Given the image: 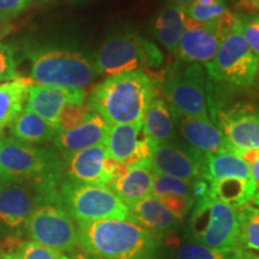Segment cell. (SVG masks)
I'll return each mask as SVG.
<instances>
[{
  "label": "cell",
  "instance_id": "obj_36",
  "mask_svg": "<svg viewBox=\"0 0 259 259\" xmlns=\"http://www.w3.org/2000/svg\"><path fill=\"white\" fill-rule=\"evenodd\" d=\"M15 30H16L15 24L11 23L9 19L4 18L2 15H0V41H2L3 38H5L8 35L12 34Z\"/></svg>",
  "mask_w": 259,
  "mask_h": 259
},
{
  "label": "cell",
  "instance_id": "obj_7",
  "mask_svg": "<svg viewBox=\"0 0 259 259\" xmlns=\"http://www.w3.org/2000/svg\"><path fill=\"white\" fill-rule=\"evenodd\" d=\"M189 228L197 244L213 250H242L236 209L211 194L194 202Z\"/></svg>",
  "mask_w": 259,
  "mask_h": 259
},
{
  "label": "cell",
  "instance_id": "obj_28",
  "mask_svg": "<svg viewBox=\"0 0 259 259\" xmlns=\"http://www.w3.org/2000/svg\"><path fill=\"white\" fill-rule=\"evenodd\" d=\"M239 220V241L246 251L259 252V208L245 204L236 208Z\"/></svg>",
  "mask_w": 259,
  "mask_h": 259
},
{
  "label": "cell",
  "instance_id": "obj_24",
  "mask_svg": "<svg viewBox=\"0 0 259 259\" xmlns=\"http://www.w3.org/2000/svg\"><path fill=\"white\" fill-rule=\"evenodd\" d=\"M186 8L168 4L157 12L153 31L157 41L170 53H177L179 40L185 30Z\"/></svg>",
  "mask_w": 259,
  "mask_h": 259
},
{
  "label": "cell",
  "instance_id": "obj_15",
  "mask_svg": "<svg viewBox=\"0 0 259 259\" xmlns=\"http://www.w3.org/2000/svg\"><path fill=\"white\" fill-rule=\"evenodd\" d=\"M69 180L92 185L108 186L115 178L124 174L127 166L112 160L105 145H97L65 157Z\"/></svg>",
  "mask_w": 259,
  "mask_h": 259
},
{
  "label": "cell",
  "instance_id": "obj_4",
  "mask_svg": "<svg viewBox=\"0 0 259 259\" xmlns=\"http://www.w3.org/2000/svg\"><path fill=\"white\" fill-rule=\"evenodd\" d=\"M63 171L59 155L53 149L34 147L15 137L6 138L0 149V180L59 189Z\"/></svg>",
  "mask_w": 259,
  "mask_h": 259
},
{
  "label": "cell",
  "instance_id": "obj_47",
  "mask_svg": "<svg viewBox=\"0 0 259 259\" xmlns=\"http://www.w3.org/2000/svg\"><path fill=\"white\" fill-rule=\"evenodd\" d=\"M255 83H257L258 87H259V70H258V73H257V78H255Z\"/></svg>",
  "mask_w": 259,
  "mask_h": 259
},
{
  "label": "cell",
  "instance_id": "obj_14",
  "mask_svg": "<svg viewBox=\"0 0 259 259\" xmlns=\"http://www.w3.org/2000/svg\"><path fill=\"white\" fill-rule=\"evenodd\" d=\"M105 147L112 160L121 162L127 167H151V158L156 144L144 134L141 121L126 125H109Z\"/></svg>",
  "mask_w": 259,
  "mask_h": 259
},
{
  "label": "cell",
  "instance_id": "obj_21",
  "mask_svg": "<svg viewBox=\"0 0 259 259\" xmlns=\"http://www.w3.org/2000/svg\"><path fill=\"white\" fill-rule=\"evenodd\" d=\"M151 194L180 221L194 205L192 190L189 184L168 176L154 173Z\"/></svg>",
  "mask_w": 259,
  "mask_h": 259
},
{
  "label": "cell",
  "instance_id": "obj_2",
  "mask_svg": "<svg viewBox=\"0 0 259 259\" xmlns=\"http://www.w3.org/2000/svg\"><path fill=\"white\" fill-rule=\"evenodd\" d=\"M78 246L99 259H155L160 241L130 220L77 223Z\"/></svg>",
  "mask_w": 259,
  "mask_h": 259
},
{
  "label": "cell",
  "instance_id": "obj_11",
  "mask_svg": "<svg viewBox=\"0 0 259 259\" xmlns=\"http://www.w3.org/2000/svg\"><path fill=\"white\" fill-rule=\"evenodd\" d=\"M151 170L176 178L192 186L206 179V155L187 143L173 141L157 144L151 158Z\"/></svg>",
  "mask_w": 259,
  "mask_h": 259
},
{
  "label": "cell",
  "instance_id": "obj_35",
  "mask_svg": "<svg viewBox=\"0 0 259 259\" xmlns=\"http://www.w3.org/2000/svg\"><path fill=\"white\" fill-rule=\"evenodd\" d=\"M31 2L32 0H0V15L10 21L22 14Z\"/></svg>",
  "mask_w": 259,
  "mask_h": 259
},
{
  "label": "cell",
  "instance_id": "obj_32",
  "mask_svg": "<svg viewBox=\"0 0 259 259\" xmlns=\"http://www.w3.org/2000/svg\"><path fill=\"white\" fill-rule=\"evenodd\" d=\"M19 259H69L63 252L37 244L35 241L23 242L16 252Z\"/></svg>",
  "mask_w": 259,
  "mask_h": 259
},
{
  "label": "cell",
  "instance_id": "obj_49",
  "mask_svg": "<svg viewBox=\"0 0 259 259\" xmlns=\"http://www.w3.org/2000/svg\"><path fill=\"white\" fill-rule=\"evenodd\" d=\"M258 259H259V257H258Z\"/></svg>",
  "mask_w": 259,
  "mask_h": 259
},
{
  "label": "cell",
  "instance_id": "obj_25",
  "mask_svg": "<svg viewBox=\"0 0 259 259\" xmlns=\"http://www.w3.org/2000/svg\"><path fill=\"white\" fill-rule=\"evenodd\" d=\"M59 131V126L44 120L27 105L11 125V132L15 138L28 144H44L54 141Z\"/></svg>",
  "mask_w": 259,
  "mask_h": 259
},
{
  "label": "cell",
  "instance_id": "obj_19",
  "mask_svg": "<svg viewBox=\"0 0 259 259\" xmlns=\"http://www.w3.org/2000/svg\"><path fill=\"white\" fill-rule=\"evenodd\" d=\"M108 130V122L101 115L92 112L80 125L67 131H59L54 139V145L65 158L85 149L105 145Z\"/></svg>",
  "mask_w": 259,
  "mask_h": 259
},
{
  "label": "cell",
  "instance_id": "obj_31",
  "mask_svg": "<svg viewBox=\"0 0 259 259\" xmlns=\"http://www.w3.org/2000/svg\"><path fill=\"white\" fill-rule=\"evenodd\" d=\"M17 48L0 42V83L10 82L18 77Z\"/></svg>",
  "mask_w": 259,
  "mask_h": 259
},
{
  "label": "cell",
  "instance_id": "obj_13",
  "mask_svg": "<svg viewBox=\"0 0 259 259\" xmlns=\"http://www.w3.org/2000/svg\"><path fill=\"white\" fill-rule=\"evenodd\" d=\"M211 119L236 151L259 150V106L235 103L210 109Z\"/></svg>",
  "mask_w": 259,
  "mask_h": 259
},
{
  "label": "cell",
  "instance_id": "obj_16",
  "mask_svg": "<svg viewBox=\"0 0 259 259\" xmlns=\"http://www.w3.org/2000/svg\"><path fill=\"white\" fill-rule=\"evenodd\" d=\"M215 21L198 22L187 17L185 30L178 45L179 59L189 64H208L218 54L221 40L216 35Z\"/></svg>",
  "mask_w": 259,
  "mask_h": 259
},
{
  "label": "cell",
  "instance_id": "obj_48",
  "mask_svg": "<svg viewBox=\"0 0 259 259\" xmlns=\"http://www.w3.org/2000/svg\"><path fill=\"white\" fill-rule=\"evenodd\" d=\"M232 2H236V0H232Z\"/></svg>",
  "mask_w": 259,
  "mask_h": 259
},
{
  "label": "cell",
  "instance_id": "obj_23",
  "mask_svg": "<svg viewBox=\"0 0 259 259\" xmlns=\"http://www.w3.org/2000/svg\"><path fill=\"white\" fill-rule=\"evenodd\" d=\"M153 180L151 167L132 166L120 177L115 178L108 187L128 206L151 194Z\"/></svg>",
  "mask_w": 259,
  "mask_h": 259
},
{
  "label": "cell",
  "instance_id": "obj_6",
  "mask_svg": "<svg viewBox=\"0 0 259 259\" xmlns=\"http://www.w3.org/2000/svg\"><path fill=\"white\" fill-rule=\"evenodd\" d=\"M155 83L171 112L185 116H209L208 74L203 65L180 60L164 70Z\"/></svg>",
  "mask_w": 259,
  "mask_h": 259
},
{
  "label": "cell",
  "instance_id": "obj_42",
  "mask_svg": "<svg viewBox=\"0 0 259 259\" xmlns=\"http://www.w3.org/2000/svg\"><path fill=\"white\" fill-rule=\"evenodd\" d=\"M245 259H258V255L251 253L250 251L245 250Z\"/></svg>",
  "mask_w": 259,
  "mask_h": 259
},
{
  "label": "cell",
  "instance_id": "obj_18",
  "mask_svg": "<svg viewBox=\"0 0 259 259\" xmlns=\"http://www.w3.org/2000/svg\"><path fill=\"white\" fill-rule=\"evenodd\" d=\"M87 92L84 89H66L57 87L31 85L29 88L27 106L35 114L58 125L63 109L67 105L82 106L85 102Z\"/></svg>",
  "mask_w": 259,
  "mask_h": 259
},
{
  "label": "cell",
  "instance_id": "obj_44",
  "mask_svg": "<svg viewBox=\"0 0 259 259\" xmlns=\"http://www.w3.org/2000/svg\"><path fill=\"white\" fill-rule=\"evenodd\" d=\"M4 142H5V135H4V132L0 130V149H2L3 144H4Z\"/></svg>",
  "mask_w": 259,
  "mask_h": 259
},
{
  "label": "cell",
  "instance_id": "obj_40",
  "mask_svg": "<svg viewBox=\"0 0 259 259\" xmlns=\"http://www.w3.org/2000/svg\"><path fill=\"white\" fill-rule=\"evenodd\" d=\"M9 253V247H8V240L5 242L0 241V259L4 257L5 254Z\"/></svg>",
  "mask_w": 259,
  "mask_h": 259
},
{
  "label": "cell",
  "instance_id": "obj_17",
  "mask_svg": "<svg viewBox=\"0 0 259 259\" xmlns=\"http://www.w3.org/2000/svg\"><path fill=\"white\" fill-rule=\"evenodd\" d=\"M171 115L180 135L196 150L205 155L226 151L235 153V149L229 144L221 130L210 120L209 116H185L176 112H171Z\"/></svg>",
  "mask_w": 259,
  "mask_h": 259
},
{
  "label": "cell",
  "instance_id": "obj_41",
  "mask_svg": "<svg viewBox=\"0 0 259 259\" xmlns=\"http://www.w3.org/2000/svg\"><path fill=\"white\" fill-rule=\"evenodd\" d=\"M168 2H170V4H177L184 6V8H187L192 3V0H168Z\"/></svg>",
  "mask_w": 259,
  "mask_h": 259
},
{
  "label": "cell",
  "instance_id": "obj_37",
  "mask_svg": "<svg viewBox=\"0 0 259 259\" xmlns=\"http://www.w3.org/2000/svg\"><path fill=\"white\" fill-rule=\"evenodd\" d=\"M250 170L252 179L254 181L255 189H257V192H259V155L255 158V161L250 164Z\"/></svg>",
  "mask_w": 259,
  "mask_h": 259
},
{
  "label": "cell",
  "instance_id": "obj_1",
  "mask_svg": "<svg viewBox=\"0 0 259 259\" xmlns=\"http://www.w3.org/2000/svg\"><path fill=\"white\" fill-rule=\"evenodd\" d=\"M158 93L156 83L143 70L111 76L92 90L87 107L109 125L141 122Z\"/></svg>",
  "mask_w": 259,
  "mask_h": 259
},
{
  "label": "cell",
  "instance_id": "obj_3",
  "mask_svg": "<svg viewBox=\"0 0 259 259\" xmlns=\"http://www.w3.org/2000/svg\"><path fill=\"white\" fill-rule=\"evenodd\" d=\"M30 77L40 85L83 89L96 78L94 63L80 52L54 46H28Z\"/></svg>",
  "mask_w": 259,
  "mask_h": 259
},
{
  "label": "cell",
  "instance_id": "obj_34",
  "mask_svg": "<svg viewBox=\"0 0 259 259\" xmlns=\"http://www.w3.org/2000/svg\"><path fill=\"white\" fill-rule=\"evenodd\" d=\"M228 11L226 3L212 6H200L191 3L186 8V16L198 22H212Z\"/></svg>",
  "mask_w": 259,
  "mask_h": 259
},
{
  "label": "cell",
  "instance_id": "obj_9",
  "mask_svg": "<svg viewBox=\"0 0 259 259\" xmlns=\"http://www.w3.org/2000/svg\"><path fill=\"white\" fill-rule=\"evenodd\" d=\"M258 70L259 59L236 27L221 41L216 57L205 64L210 82L226 85L228 89L250 88L255 83Z\"/></svg>",
  "mask_w": 259,
  "mask_h": 259
},
{
  "label": "cell",
  "instance_id": "obj_43",
  "mask_svg": "<svg viewBox=\"0 0 259 259\" xmlns=\"http://www.w3.org/2000/svg\"><path fill=\"white\" fill-rule=\"evenodd\" d=\"M2 259H19V258H18V255L16 254V252H12V253L5 254Z\"/></svg>",
  "mask_w": 259,
  "mask_h": 259
},
{
  "label": "cell",
  "instance_id": "obj_45",
  "mask_svg": "<svg viewBox=\"0 0 259 259\" xmlns=\"http://www.w3.org/2000/svg\"><path fill=\"white\" fill-rule=\"evenodd\" d=\"M252 202L254 203V205H257L258 208H259V192H257L254 194V197H253V199H252Z\"/></svg>",
  "mask_w": 259,
  "mask_h": 259
},
{
  "label": "cell",
  "instance_id": "obj_26",
  "mask_svg": "<svg viewBox=\"0 0 259 259\" xmlns=\"http://www.w3.org/2000/svg\"><path fill=\"white\" fill-rule=\"evenodd\" d=\"M31 78L17 77L9 83L0 84V130L11 126L27 101Z\"/></svg>",
  "mask_w": 259,
  "mask_h": 259
},
{
  "label": "cell",
  "instance_id": "obj_27",
  "mask_svg": "<svg viewBox=\"0 0 259 259\" xmlns=\"http://www.w3.org/2000/svg\"><path fill=\"white\" fill-rule=\"evenodd\" d=\"M206 179L209 181L242 179L251 180L250 166L235 153L206 155ZM253 180V179H252Z\"/></svg>",
  "mask_w": 259,
  "mask_h": 259
},
{
  "label": "cell",
  "instance_id": "obj_5",
  "mask_svg": "<svg viewBox=\"0 0 259 259\" xmlns=\"http://www.w3.org/2000/svg\"><path fill=\"white\" fill-rule=\"evenodd\" d=\"M96 72L115 74L154 69L163 63L160 48L137 32L125 29L109 35L93 61Z\"/></svg>",
  "mask_w": 259,
  "mask_h": 259
},
{
  "label": "cell",
  "instance_id": "obj_12",
  "mask_svg": "<svg viewBox=\"0 0 259 259\" xmlns=\"http://www.w3.org/2000/svg\"><path fill=\"white\" fill-rule=\"evenodd\" d=\"M59 192L27 181L0 180V223L17 231L38 204Z\"/></svg>",
  "mask_w": 259,
  "mask_h": 259
},
{
  "label": "cell",
  "instance_id": "obj_30",
  "mask_svg": "<svg viewBox=\"0 0 259 259\" xmlns=\"http://www.w3.org/2000/svg\"><path fill=\"white\" fill-rule=\"evenodd\" d=\"M235 27L241 34L252 53L259 59V15L235 14Z\"/></svg>",
  "mask_w": 259,
  "mask_h": 259
},
{
  "label": "cell",
  "instance_id": "obj_38",
  "mask_svg": "<svg viewBox=\"0 0 259 259\" xmlns=\"http://www.w3.org/2000/svg\"><path fill=\"white\" fill-rule=\"evenodd\" d=\"M192 3L200 6H212L221 4V3H226V0H192Z\"/></svg>",
  "mask_w": 259,
  "mask_h": 259
},
{
  "label": "cell",
  "instance_id": "obj_22",
  "mask_svg": "<svg viewBox=\"0 0 259 259\" xmlns=\"http://www.w3.org/2000/svg\"><path fill=\"white\" fill-rule=\"evenodd\" d=\"M142 124L144 134L154 144L157 145L177 141V130L173 115L160 90L149 103Z\"/></svg>",
  "mask_w": 259,
  "mask_h": 259
},
{
  "label": "cell",
  "instance_id": "obj_33",
  "mask_svg": "<svg viewBox=\"0 0 259 259\" xmlns=\"http://www.w3.org/2000/svg\"><path fill=\"white\" fill-rule=\"evenodd\" d=\"M90 114H92V111L87 105H67L61 112L59 122H58L60 131H67L80 125Z\"/></svg>",
  "mask_w": 259,
  "mask_h": 259
},
{
  "label": "cell",
  "instance_id": "obj_20",
  "mask_svg": "<svg viewBox=\"0 0 259 259\" xmlns=\"http://www.w3.org/2000/svg\"><path fill=\"white\" fill-rule=\"evenodd\" d=\"M132 221L153 234L155 238L166 236L179 225L180 220L173 215L153 194L128 205Z\"/></svg>",
  "mask_w": 259,
  "mask_h": 259
},
{
  "label": "cell",
  "instance_id": "obj_39",
  "mask_svg": "<svg viewBox=\"0 0 259 259\" xmlns=\"http://www.w3.org/2000/svg\"><path fill=\"white\" fill-rule=\"evenodd\" d=\"M69 259H99L94 255H90L88 253H76L73 254L72 257H69Z\"/></svg>",
  "mask_w": 259,
  "mask_h": 259
},
{
  "label": "cell",
  "instance_id": "obj_8",
  "mask_svg": "<svg viewBox=\"0 0 259 259\" xmlns=\"http://www.w3.org/2000/svg\"><path fill=\"white\" fill-rule=\"evenodd\" d=\"M64 206L77 223L130 220L128 206L108 186L66 180L60 186Z\"/></svg>",
  "mask_w": 259,
  "mask_h": 259
},
{
  "label": "cell",
  "instance_id": "obj_10",
  "mask_svg": "<svg viewBox=\"0 0 259 259\" xmlns=\"http://www.w3.org/2000/svg\"><path fill=\"white\" fill-rule=\"evenodd\" d=\"M31 240L59 252H72L78 245V231L64 206L60 192L45 199L25 222Z\"/></svg>",
  "mask_w": 259,
  "mask_h": 259
},
{
  "label": "cell",
  "instance_id": "obj_46",
  "mask_svg": "<svg viewBox=\"0 0 259 259\" xmlns=\"http://www.w3.org/2000/svg\"><path fill=\"white\" fill-rule=\"evenodd\" d=\"M52 2H54V0H37V4L45 5V4H48V3H52Z\"/></svg>",
  "mask_w": 259,
  "mask_h": 259
},
{
  "label": "cell",
  "instance_id": "obj_29",
  "mask_svg": "<svg viewBox=\"0 0 259 259\" xmlns=\"http://www.w3.org/2000/svg\"><path fill=\"white\" fill-rule=\"evenodd\" d=\"M176 259H245V250H213L194 241L179 245Z\"/></svg>",
  "mask_w": 259,
  "mask_h": 259
}]
</instances>
